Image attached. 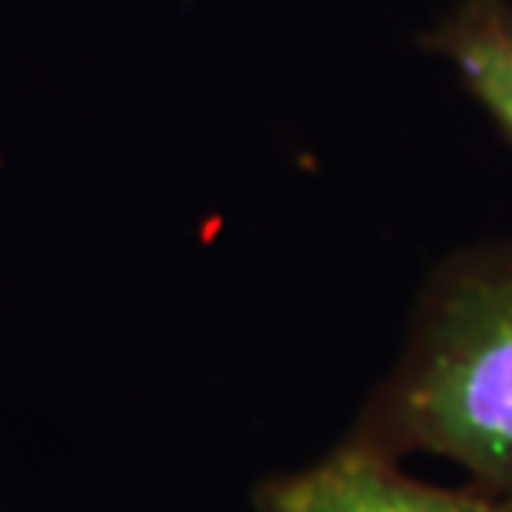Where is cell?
I'll list each match as a JSON object with an SVG mask.
<instances>
[{
  "label": "cell",
  "instance_id": "obj_1",
  "mask_svg": "<svg viewBox=\"0 0 512 512\" xmlns=\"http://www.w3.org/2000/svg\"><path fill=\"white\" fill-rule=\"evenodd\" d=\"M343 439L386 459L443 456L512 506V240L429 276L393 373Z\"/></svg>",
  "mask_w": 512,
  "mask_h": 512
},
{
  "label": "cell",
  "instance_id": "obj_2",
  "mask_svg": "<svg viewBox=\"0 0 512 512\" xmlns=\"http://www.w3.org/2000/svg\"><path fill=\"white\" fill-rule=\"evenodd\" d=\"M256 512H512L476 483L439 489L406 476L386 459L340 439L323 459L266 476L253 493Z\"/></svg>",
  "mask_w": 512,
  "mask_h": 512
},
{
  "label": "cell",
  "instance_id": "obj_3",
  "mask_svg": "<svg viewBox=\"0 0 512 512\" xmlns=\"http://www.w3.org/2000/svg\"><path fill=\"white\" fill-rule=\"evenodd\" d=\"M512 143V0H459L426 34Z\"/></svg>",
  "mask_w": 512,
  "mask_h": 512
}]
</instances>
